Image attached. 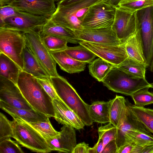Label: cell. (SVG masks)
Wrapping results in <instances>:
<instances>
[{
    "mask_svg": "<svg viewBox=\"0 0 153 153\" xmlns=\"http://www.w3.org/2000/svg\"><path fill=\"white\" fill-rule=\"evenodd\" d=\"M131 142L142 146L153 143V136L138 131L130 130L126 134L125 145Z\"/></svg>",
    "mask_w": 153,
    "mask_h": 153,
    "instance_id": "cell-33",
    "label": "cell"
},
{
    "mask_svg": "<svg viewBox=\"0 0 153 153\" xmlns=\"http://www.w3.org/2000/svg\"><path fill=\"white\" fill-rule=\"evenodd\" d=\"M22 57L24 66L22 71L36 78L50 77L31 51L26 45L23 50Z\"/></svg>",
    "mask_w": 153,
    "mask_h": 153,
    "instance_id": "cell-22",
    "label": "cell"
},
{
    "mask_svg": "<svg viewBox=\"0 0 153 153\" xmlns=\"http://www.w3.org/2000/svg\"><path fill=\"white\" fill-rule=\"evenodd\" d=\"M55 116L59 124L71 126L76 129H83L85 124L78 116L59 97L53 100Z\"/></svg>",
    "mask_w": 153,
    "mask_h": 153,
    "instance_id": "cell-17",
    "label": "cell"
},
{
    "mask_svg": "<svg viewBox=\"0 0 153 153\" xmlns=\"http://www.w3.org/2000/svg\"><path fill=\"white\" fill-rule=\"evenodd\" d=\"M55 0V1H60V0Z\"/></svg>",
    "mask_w": 153,
    "mask_h": 153,
    "instance_id": "cell-51",
    "label": "cell"
},
{
    "mask_svg": "<svg viewBox=\"0 0 153 153\" xmlns=\"http://www.w3.org/2000/svg\"><path fill=\"white\" fill-rule=\"evenodd\" d=\"M0 108L13 118L22 119L28 122L44 121L49 118L33 109L27 110L16 108L1 101Z\"/></svg>",
    "mask_w": 153,
    "mask_h": 153,
    "instance_id": "cell-21",
    "label": "cell"
},
{
    "mask_svg": "<svg viewBox=\"0 0 153 153\" xmlns=\"http://www.w3.org/2000/svg\"><path fill=\"white\" fill-rule=\"evenodd\" d=\"M10 123L12 137L19 144L36 152H51L45 139L27 122L22 119L13 118Z\"/></svg>",
    "mask_w": 153,
    "mask_h": 153,
    "instance_id": "cell-4",
    "label": "cell"
},
{
    "mask_svg": "<svg viewBox=\"0 0 153 153\" xmlns=\"http://www.w3.org/2000/svg\"><path fill=\"white\" fill-rule=\"evenodd\" d=\"M127 105L123 97L116 95L111 100L110 122L117 128L122 124L126 116Z\"/></svg>",
    "mask_w": 153,
    "mask_h": 153,
    "instance_id": "cell-24",
    "label": "cell"
},
{
    "mask_svg": "<svg viewBox=\"0 0 153 153\" xmlns=\"http://www.w3.org/2000/svg\"><path fill=\"white\" fill-rule=\"evenodd\" d=\"M55 0H14L9 4L20 11L50 19L55 11Z\"/></svg>",
    "mask_w": 153,
    "mask_h": 153,
    "instance_id": "cell-14",
    "label": "cell"
},
{
    "mask_svg": "<svg viewBox=\"0 0 153 153\" xmlns=\"http://www.w3.org/2000/svg\"><path fill=\"white\" fill-rule=\"evenodd\" d=\"M26 45L23 33L5 27H0V53L14 61L22 70L24 66L22 53Z\"/></svg>",
    "mask_w": 153,
    "mask_h": 153,
    "instance_id": "cell-6",
    "label": "cell"
},
{
    "mask_svg": "<svg viewBox=\"0 0 153 153\" xmlns=\"http://www.w3.org/2000/svg\"><path fill=\"white\" fill-rule=\"evenodd\" d=\"M50 77L36 79L45 91L53 100L59 97L53 86Z\"/></svg>",
    "mask_w": 153,
    "mask_h": 153,
    "instance_id": "cell-39",
    "label": "cell"
},
{
    "mask_svg": "<svg viewBox=\"0 0 153 153\" xmlns=\"http://www.w3.org/2000/svg\"><path fill=\"white\" fill-rule=\"evenodd\" d=\"M59 134L52 138L44 139L51 151L72 153L76 144V134L73 127L63 125Z\"/></svg>",
    "mask_w": 153,
    "mask_h": 153,
    "instance_id": "cell-15",
    "label": "cell"
},
{
    "mask_svg": "<svg viewBox=\"0 0 153 153\" xmlns=\"http://www.w3.org/2000/svg\"><path fill=\"white\" fill-rule=\"evenodd\" d=\"M102 0H83L67 5L57 3L50 19L75 32L83 28L82 23L90 7Z\"/></svg>",
    "mask_w": 153,
    "mask_h": 153,
    "instance_id": "cell-3",
    "label": "cell"
},
{
    "mask_svg": "<svg viewBox=\"0 0 153 153\" xmlns=\"http://www.w3.org/2000/svg\"><path fill=\"white\" fill-rule=\"evenodd\" d=\"M96 144L97 145V153H101L103 149L102 141L101 139L98 138Z\"/></svg>",
    "mask_w": 153,
    "mask_h": 153,
    "instance_id": "cell-46",
    "label": "cell"
},
{
    "mask_svg": "<svg viewBox=\"0 0 153 153\" xmlns=\"http://www.w3.org/2000/svg\"><path fill=\"white\" fill-rule=\"evenodd\" d=\"M126 105V117L122 124L119 127L117 128V134L115 141L117 148V152L120 149L125 145L126 135L129 130H137L153 136L150 132L137 120L127 104Z\"/></svg>",
    "mask_w": 153,
    "mask_h": 153,
    "instance_id": "cell-18",
    "label": "cell"
},
{
    "mask_svg": "<svg viewBox=\"0 0 153 153\" xmlns=\"http://www.w3.org/2000/svg\"><path fill=\"white\" fill-rule=\"evenodd\" d=\"M126 103L134 116L150 132L153 134V109L139 107L130 102Z\"/></svg>",
    "mask_w": 153,
    "mask_h": 153,
    "instance_id": "cell-28",
    "label": "cell"
},
{
    "mask_svg": "<svg viewBox=\"0 0 153 153\" xmlns=\"http://www.w3.org/2000/svg\"><path fill=\"white\" fill-rule=\"evenodd\" d=\"M44 138H52L59 134L52 126L49 119L44 121L27 122Z\"/></svg>",
    "mask_w": 153,
    "mask_h": 153,
    "instance_id": "cell-32",
    "label": "cell"
},
{
    "mask_svg": "<svg viewBox=\"0 0 153 153\" xmlns=\"http://www.w3.org/2000/svg\"><path fill=\"white\" fill-rule=\"evenodd\" d=\"M149 67L150 71L153 72V55Z\"/></svg>",
    "mask_w": 153,
    "mask_h": 153,
    "instance_id": "cell-49",
    "label": "cell"
},
{
    "mask_svg": "<svg viewBox=\"0 0 153 153\" xmlns=\"http://www.w3.org/2000/svg\"><path fill=\"white\" fill-rule=\"evenodd\" d=\"M75 33L77 39L79 41L112 45L123 44L118 39L111 27L96 29L83 28Z\"/></svg>",
    "mask_w": 153,
    "mask_h": 153,
    "instance_id": "cell-16",
    "label": "cell"
},
{
    "mask_svg": "<svg viewBox=\"0 0 153 153\" xmlns=\"http://www.w3.org/2000/svg\"><path fill=\"white\" fill-rule=\"evenodd\" d=\"M117 131V128L110 123L99 128L98 130V138L102 141L103 148L109 142L115 140Z\"/></svg>",
    "mask_w": 153,
    "mask_h": 153,
    "instance_id": "cell-35",
    "label": "cell"
},
{
    "mask_svg": "<svg viewBox=\"0 0 153 153\" xmlns=\"http://www.w3.org/2000/svg\"><path fill=\"white\" fill-rule=\"evenodd\" d=\"M64 50L74 59L87 63H90L97 56L93 52L81 45L74 47L68 46Z\"/></svg>",
    "mask_w": 153,
    "mask_h": 153,
    "instance_id": "cell-30",
    "label": "cell"
},
{
    "mask_svg": "<svg viewBox=\"0 0 153 153\" xmlns=\"http://www.w3.org/2000/svg\"><path fill=\"white\" fill-rule=\"evenodd\" d=\"M153 6V0H139L119 5L121 8L133 13Z\"/></svg>",
    "mask_w": 153,
    "mask_h": 153,
    "instance_id": "cell-36",
    "label": "cell"
},
{
    "mask_svg": "<svg viewBox=\"0 0 153 153\" xmlns=\"http://www.w3.org/2000/svg\"><path fill=\"white\" fill-rule=\"evenodd\" d=\"M89 64V74L100 82L103 81L113 68L116 67L100 57Z\"/></svg>",
    "mask_w": 153,
    "mask_h": 153,
    "instance_id": "cell-29",
    "label": "cell"
},
{
    "mask_svg": "<svg viewBox=\"0 0 153 153\" xmlns=\"http://www.w3.org/2000/svg\"><path fill=\"white\" fill-rule=\"evenodd\" d=\"M20 11L9 4L0 7V19L4 20L16 15Z\"/></svg>",
    "mask_w": 153,
    "mask_h": 153,
    "instance_id": "cell-40",
    "label": "cell"
},
{
    "mask_svg": "<svg viewBox=\"0 0 153 153\" xmlns=\"http://www.w3.org/2000/svg\"><path fill=\"white\" fill-rule=\"evenodd\" d=\"M134 144L131 142L124 145L118 150L117 153H132Z\"/></svg>",
    "mask_w": 153,
    "mask_h": 153,
    "instance_id": "cell-43",
    "label": "cell"
},
{
    "mask_svg": "<svg viewBox=\"0 0 153 153\" xmlns=\"http://www.w3.org/2000/svg\"><path fill=\"white\" fill-rule=\"evenodd\" d=\"M139 0H121V1L119 3V5L124 3H127L128 2H133Z\"/></svg>",
    "mask_w": 153,
    "mask_h": 153,
    "instance_id": "cell-48",
    "label": "cell"
},
{
    "mask_svg": "<svg viewBox=\"0 0 153 153\" xmlns=\"http://www.w3.org/2000/svg\"><path fill=\"white\" fill-rule=\"evenodd\" d=\"M117 67L132 79H146V72L147 67L145 64L128 57Z\"/></svg>",
    "mask_w": 153,
    "mask_h": 153,
    "instance_id": "cell-27",
    "label": "cell"
},
{
    "mask_svg": "<svg viewBox=\"0 0 153 153\" xmlns=\"http://www.w3.org/2000/svg\"><path fill=\"white\" fill-rule=\"evenodd\" d=\"M85 47L97 56L117 67L128 57L125 43L119 45L99 44L80 41Z\"/></svg>",
    "mask_w": 153,
    "mask_h": 153,
    "instance_id": "cell-9",
    "label": "cell"
},
{
    "mask_svg": "<svg viewBox=\"0 0 153 153\" xmlns=\"http://www.w3.org/2000/svg\"><path fill=\"white\" fill-rule=\"evenodd\" d=\"M138 27L136 12H130L119 7L116 8L114 20L111 28L122 43L126 42L135 32Z\"/></svg>",
    "mask_w": 153,
    "mask_h": 153,
    "instance_id": "cell-11",
    "label": "cell"
},
{
    "mask_svg": "<svg viewBox=\"0 0 153 153\" xmlns=\"http://www.w3.org/2000/svg\"><path fill=\"white\" fill-rule=\"evenodd\" d=\"M42 39L49 52L65 50L68 42L64 39L40 32Z\"/></svg>",
    "mask_w": 153,
    "mask_h": 153,
    "instance_id": "cell-31",
    "label": "cell"
},
{
    "mask_svg": "<svg viewBox=\"0 0 153 153\" xmlns=\"http://www.w3.org/2000/svg\"><path fill=\"white\" fill-rule=\"evenodd\" d=\"M117 150L115 140H113L105 146L101 153H117Z\"/></svg>",
    "mask_w": 153,
    "mask_h": 153,
    "instance_id": "cell-41",
    "label": "cell"
},
{
    "mask_svg": "<svg viewBox=\"0 0 153 153\" xmlns=\"http://www.w3.org/2000/svg\"><path fill=\"white\" fill-rule=\"evenodd\" d=\"M54 60L60 68L69 74L83 71L86 62L77 61L68 55L64 50L49 52Z\"/></svg>",
    "mask_w": 153,
    "mask_h": 153,
    "instance_id": "cell-20",
    "label": "cell"
},
{
    "mask_svg": "<svg viewBox=\"0 0 153 153\" xmlns=\"http://www.w3.org/2000/svg\"><path fill=\"white\" fill-rule=\"evenodd\" d=\"M148 67L153 55V6L136 12Z\"/></svg>",
    "mask_w": 153,
    "mask_h": 153,
    "instance_id": "cell-10",
    "label": "cell"
},
{
    "mask_svg": "<svg viewBox=\"0 0 153 153\" xmlns=\"http://www.w3.org/2000/svg\"><path fill=\"white\" fill-rule=\"evenodd\" d=\"M42 16L20 11L16 15L4 20L3 27L25 32L40 30L49 20Z\"/></svg>",
    "mask_w": 153,
    "mask_h": 153,
    "instance_id": "cell-12",
    "label": "cell"
},
{
    "mask_svg": "<svg viewBox=\"0 0 153 153\" xmlns=\"http://www.w3.org/2000/svg\"><path fill=\"white\" fill-rule=\"evenodd\" d=\"M150 87L141 89L132 94L130 96L132 98L134 105L139 107L153 104V93L149 91Z\"/></svg>",
    "mask_w": 153,
    "mask_h": 153,
    "instance_id": "cell-34",
    "label": "cell"
},
{
    "mask_svg": "<svg viewBox=\"0 0 153 153\" xmlns=\"http://www.w3.org/2000/svg\"><path fill=\"white\" fill-rule=\"evenodd\" d=\"M42 33L53 35L67 41L68 43L77 44V39L75 32L56 23L50 19L40 30Z\"/></svg>",
    "mask_w": 153,
    "mask_h": 153,
    "instance_id": "cell-23",
    "label": "cell"
},
{
    "mask_svg": "<svg viewBox=\"0 0 153 153\" xmlns=\"http://www.w3.org/2000/svg\"><path fill=\"white\" fill-rule=\"evenodd\" d=\"M102 82L110 90L130 96L141 89L151 88L146 79H132L117 67L113 68Z\"/></svg>",
    "mask_w": 153,
    "mask_h": 153,
    "instance_id": "cell-5",
    "label": "cell"
},
{
    "mask_svg": "<svg viewBox=\"0 0 153 153\" xmlns=\"http://www.w3.org/2000/svg\"><path fill=\"white\" fill-rule=\"evenodd\" d=\"M52 84L60 99L80 118L85 126L93 122L88 111L89 105L82 99L76 90L63 77L58 75L50 77Z\"/></svg>",
    "mask_w": 153,
    "mask_h": 153,
    "instance_id": "cell-2",
    "label": "cell"
},
{
    "mask_svg": "<svg viewBox=\"0 0 153 153\" xmlns=\"http://www.w3.org/2000/svg\"><path fill=\"white\" fill-rule=\"evenodd\" d=\"M121 0H103L105 3L116 8L119 6V4Z\"/></svg>",
    "mask_w": 153,
    "mask_h": 153,
    "instance_id": "cell-44",
    "label": "cell"
},
{
    "mask_svg": "<svg viewBox=\"0 0 153 153\" xmlns=\"http://www.w3.org/2000/svg\"><path fill=\"white\" fill-rule=\"evenodd\" d=\"M17 85L23 97L33 109L49 117H55L53 99L36 78L22 71Z\"/></svg>",
    "mask_w": 153,
    "mask_h": 153,
    "instance_id": "cell-1",
    "label": "cell"
},
{
    "mask_svg": "<svg viewBox=\"0 0 153 153\" xmlns=\"http://www.w3.org/2000/svg\"><path fill=\"white\" fill-rule=\"evenodd\" d=\"M116 8L104 2L103 0L92 5L82 23L83 28L90 29L111 27Z\"/></svg>",
    "mask_w": 153,
    "mask_h": 153,
    "instance_id": "cell-8",
    "label": "cell"
},
{
    "mask_svg": "<svg viewBox=\"0 0 153 153\" xmlns=\"http://www.w3.org/2000/svg\"><path fill=\"white\" fill-rule=\"evenodd\" d=\"M111 100L108 101H96L88 105L90 116L93 122L104 124L110 122Z\"/></svg>",
    "mask_w": 153,
    "mask_h": 153,
    "instance_id": "cell-25",
    "label": "cell"
},
{
    "mask_svg": "<svg viewBox=\"0 0 153 153\" xmlns=\"http://www.w3.org/2000/svg\"><path fill=\"white\" fill-rule=\"evenodd\" d=\"M22 71L12 59L4 54L0 53V76L17 85L19 75Z\"/></svg>",
    "mask_w": 153,
    "mask_h": 153,
    "instance_id": "cell-26",
    "label": "cell"
},
{
    "mask_svg": "<svg viewBox=\"0 0 153 153\" xmlns=\"http://www.w3.org/2000/svg\"><path fill=\"white\" fill-rule=\"evenodd\" d=\"M89 148L88 144L83 142L76 144L73 150L72 153H88Z\"/></svg>",
    "mask_w": 153,
    "mask_h": 153,
    "instance_id": "cell-42",
    "label": "cell"
},
{
    "mask_svg": "<svg viewBox=\"0 0 153 153\" xmlns=\"http://www.w3.org/2000/svg\"><path fill=\"white\" fill-rule=\"evenodd\" d=\"M13 129L10 123L3 113H0V141L6 138L12 137Z\"/></svg>",
    "mask_w": 153,
    "mask_h": 153,
    "instance_id": "cell-37",
    "label": "cell"
},
{
    "mask_svg": "<svg viewBox=\"0 0 153 153\" xmlns=\"http://www.w3.org/2000/svg\"><path fill=\"white\" fill-rule=\"evenodd\" d=\"M14 0H0V7L10 4Z\"/></svg>",
    "mask_w": 153,
    "mask_h": 153,
    "instance_id": "cell-47",
    "label": "cell"
},
{
    "mask_svg": "<svg viewBox=\"0 0 153 153\" xmlns=\"http://www.w3.org/2000/svg\"><path fill=\"white\" fill-rule=\"evenodd\" d=\"M24 152L15 141L10 138L0 141V153H23Z\"/></svg>",
    "mask_w": 153,
    "mask_h": 153,
    "instance_id": "cell-38",
    "label": "cell"
},
{
    "mask_svg": "<svg viewBox=\"0 0 153 153\" xmlns=\"http://www.w3.org/2000/svg\"><path fill=\"white\" fill-rule=\"evenodd\" d=\"M0 101L14 107L33 109L23 97L17 85L0 76Z\"/></svg>",
    "mask_w": 153,
    "mask_h": 153,
    "instance_id": "cell-13",
    "label": "cell"
},
{
    "mask_svg": "<svg viewBox=\"0 0 153 153\" xmlns=\"http://www.w3.org/2000/svg\"><path fill=\"white\" fill-rule=\"evenodd\" d=\"M151 88H153V82L151 83Z\"/></svg>",
    "mask_w": 153,
    "mask_h": 153,
    "instance_id": "cell-50",
    "label": "cell"
},
{
    "mask_svg": "<svg viewBox=\"0 0 153 153\" xmlns=\"http://www.w3.org/2000/svg\"><path fill=\"white\" fill-rule=\"evenodd\" d=\"M40 30L23 32L25 38L26 45L50 77L58 76L59 75L56 69V63L42 39Z\"/></svg>",
    "mask_w": 153,
    "mask_h": 153,
    "instance_id": "cell-7",
    "label": "cell"
},
{
    "mask_svg": "<svg viewBox=\"0 0 153 153\" xmlns=\"http://www.w3.org/2000/svg\"><path fill=\"white\" fill-rule=\"evenodd\" d=\"M83 0H60L58 3L62 5H67L79 1Z\"/></svg>",
    "mask_w": 153,
    "mask_h": 153,
    "instance_id": "cell-45",
    "label": "cell"
},
{
    "mask_svg": "<svg viewBox=\"0 0 153 153\" xmlns=\"http://www.w3.org/2000/svg\"><path fill=\"white\" fill-rule=\"evenodd\" d=\"M125 45L128 58L145 64L147 67L143 44L139 25L135 32L129 38L125 43Z\"/></svg>",
    "mask_w": 153,
    "mask_h": 153,
    "instance_id": "cell-19",
    "label": "cell"
}]
</instances>
